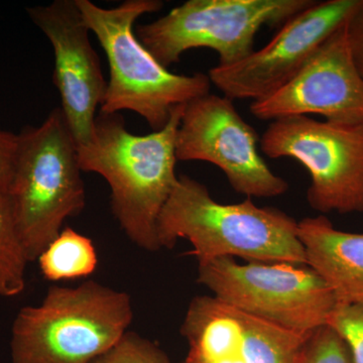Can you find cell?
<instances>
[{
    "instance_id": "obj_1",
    "label": "cell",
    "mask_w": 363,
    "mask_h": 363,
    "mask_svg": "<svg viewBox=\"0 0 363 363\" xmlns=\"http://www.w3.org/2000/svg\"><path fill=\"white\" fill-rule=\"evenodd\" d=\"M184 109L177 107L162 130L145 135L126 130L121 114L98 111L89 142L78 145L81 169L106 180L117 222L147 252L162 250L157 220L178 182L176 135Z\"/></svg>"
},
{
    "instance_id": "obj_2",
    "label": "cell",
    "mask_w": 363,
    "mask_h": 363,
    "mask_svg": "<svg viewBox=\"0 0 363 363\" xmlns=\"http://www.w3.org/2000/svg\"><path fill=\"white\" fill-rule=\"evenodd\" d=\"M161 248L172 250L186 240L198 264L224 259L286 262L307 266L298 238V221L272 207L247 198L238 204L216 202L204 184L180 175L157 220Z\"/></svg>"
},
{
    "instance_id": "obj_3",
    "label": "cell",
    "mask_w": 363,
    "mask_h": 363,
    "mask_svg": "<svg viewBox=\"0 0 363 363\" xmlns=\"http://www.w3.org/2000/svg\"><path fill=\"white\" fill-rule=\"evenodd\" d=\"M86 25L106 55L109 79L99 111H128L142 116L152 131L168 124L177 107L210 93L208 75H180L164 68L138 40L135 23L164 6L160 0H125L104 9L90 0H76Z\"/></svg>"
},
{
    "instance_id": "obj_4",
    "label": "cell",
    "mask_w": 363,
    "mask_h": 363,
    "mask_svg": "<svg viewBox=\"0 0 363 363\" xmlns=\"http://www.w3.org/2000/svg\"><path fill=\"white\" fill-rule=\"evenodd\" d=\"M130 296L87 281L52 286L11 327V363H91L119 342L133 322Z\"/></svg>"
},
{
    "instance_id": "obj_5",
    "label": "cell",
    "mask_w": 363,
    "mask_h": 363,
    "mask_svg": "<svg viewBox=\"0 0 363 363\" xmlns=\"http://www.w3.org/2000/svg\"><path fill=\"white\" fill-rule=\"evenodd\" d=\"M78 145L61 107L39 126L18 133L13 179L7 194L30 262L63 230L86 204Z\"/></svg>"
},
{
    "instance_id": "obj_6",
    "label": "cell",
    "mask_w": 363,
    "mask_h": 363,
    "mask_svg": "<svg viewBox=\"0 0 363 363\" xmlns=\"http://www.w3.org/2000/svg\"><path fill=\"white\" fill-rule=\"evenodd\" d=\"M315 0H188L162 18L135 26V35L164 68L189 50L207 48L218 65L238 63L255 52L264 26L278 28Z\"/></svg>"
},
{
    "instance_id": "obj_7",
    "label": "cell",
    "mask_w": 363,
    "mask_h": 363,
    "mask_svg": "<svg viewBox=\"0 0 363 363\" xmlns=\"http://www.w3.org/2000/svg\"><path fill=\"white\" fill-rule=\"evenodd\" d=\"M198 281L227 305L291 330L324 326L338 304L311 267L286 262L241 264L224 257L200 264Z\"/></svg>"
},
{
    "instance_id": "obj_8",
    "label": "cell",
    "mask_w": 363,
    "mask_h": 363,
    "mask_svg": "<svg viewBox=\"0 0 363 363\" xmlns=\"http://www.w3.org/2000/svg\"><path fill=\"white\" fill-rule=\"evenodd\" d=\"M269 159L300 162L310 177V207L319 213L363 212V125L319 121L310 116L277 119L260 138Z\"/></svg>"
},
{
    "instance_id": "obj_9",
    "label": "cell",
    "mask_w": 363,
    "mask_h": 363,
    "mask_svg": "<svg viewBox=\"0 0 363 363\" xmlns=\"http://www.w3.org/2000/svg\"><path fill=\"white\" fill-rule=\"evenodd\" d=\"M260 138L238 113L233 100L208 93L185 105L176 135L178 161L210 162L247 198L285 194L288 182L259 154Z\"/></svg>"
},
{
    "instance_id": "obj_10",
    "label": "cell",
    "mask_w": 363,
    "mask_h": 363,
    "mask_svg": "<svg viewBox=\"0 0 363 363\" xmlns=\"http://www.w3.org/2000/svg\"><path fill=\"white\" fill-rule=\"evenodd\" d=\"M360 0L316 1L281 26L269 44L233 65H217L208 77L231 100L264 99L301 71L325 40L339 30Z\"/></svg>"
},
{
    "instance_id": "obj_11",
    "label": "cell",
    "mask_w": 363,
    "mask_h": 363,
    "mask_svg": "<svg viewBox=\"0 0 363 363\" xmlns=\"http://www.w3.org/2000/svg\"><path fill=\"white\" fill-rule=\"evenodd\" d=\"M250 112L260 121L320 116L325 121L363 125V78L353 60L346 23L332 33L297 75Z\"/></svg>"
},
{
    "instance_id": "obj_12",
    "label": "cell",
    "mask_w": 363,
    "mask_h": 363,
    "mask_svg": "<svg viewBox=\"0 0 363 363\" xmlns=\"http://www.w3.org/2000/svg\"><path fill=\"white\" fill-rule=\"evenodd\" d=\"M26 13L51 43L60 107L77 145H85L107 87L89 28L76 0H54L47 6L28 7Z\"/></svg>"
},
{
    "instance_id": "obj_13",
    "label": "cell",
    "mask_w": 363,
    "mask_h": 363,
    "mask_svg": "<svg viewBox=\"0 0 363 363\" xmlns=\"http://www.w3.org/2000/svg\"><path fill=\"white\" fill-rule=\"evenodd\" d=\"M307 266L331 289L338 304L363 303V233H345L324 216L298 222Z\"/></svg>"
},
{
    "instance_id": "obj_14",
    "label": "cell",
    "mask_w": 363,
    "mask_h": 363,
    "mask_svg": "<svg viewBox=\"0 0 363 363\" xmlns=\"http://www.w3.org/2000/svg\"><path fill=\"white\" fill-rule=\"evenodd\" d=\"M181 331L189 343L183 363H247L238 309L214 296L193 298Z\"/></svg>"
},
{
    "instance_id": "obj_15",
    "label": "cell",
    "mask_w": 363,
    "mask_h": 363,
    "mask_svg": "<svg viewBox=\"0 0 363 363\" xmlns=\"http://www.w3.org/2000/svg\"><path fill=\"white\" fill-rule=\"evenodd\" d=\"M247 363H294L312 332L291 330L238 310Z\"/></svg>"
},
{
    "instance_id": "obj_16",
    "label": "cell",
    "mask_w": 363,
    "mask_h": 363,
    "mask_svg": "<svg viewBox=\"0 0 363 363\" xmlns=\"http://www.w3.org/2000/svg\"><path fill=\"white\" fill-rule=\"evenodd\" d=\"M38 262L48 281H70L91 276L97 269L98 255L89 238L66 227L40 253Z\"/></svg>"
},
{
    "instance_id": "obj_17",
    "label": "cell",
    "mask_w": 363,
    "mask_h": 363,
    "mask_svg": "<svg viewBox=\"0 0 363 363\" xmlns=\"http://www.w3.org/2000/svg\"><path fill=\"white\" fill-rule=\"evenodd\" d=\"M28 262L9 194L0 191V297H16L25 291Z\"/></svg>"
},
{
    "instance_id": "obj_18",
    "label": "cell",
    "mask_w": 363,
    "mask_h": 363,
    "mask_svg": "<svg viewBox=\"0 0 363 363\" xmlns=\"http://www.w3.org/2000/svg\"><path fill=\"white\" fill-rule=\"evenodd\" d=\"M294 363H353L342 338L328 325L312 332Z\"/></svg>"
},
{
    "instance_id": "obj_19",
    "label": "cell",
    "mask_w": 363,
    "mask_h": 363,
    "mask_svg": "<svg viewBox=\"0 0 363 363\" xmlns=\"http://www.w3.org/2000/svg\"><path fill=\"white\" fill-rule=\"evenodd\" d=\"M91 363H171L166 353L135 332H126L111 350Z\"/></svg>"
},
{
    "instance_id": "obj_20",
    "label": "cell",
    "mask_w": 363,
    "mask_h": 363,
    "mask_svg": "<svg viewBox=\"0 0 363 363\" xmlns=\"http://www.w3.org/2000/svg\"><path fill=\"white\" fill-rule=\"evenodd\" d=\"M326 325L342 338L353 363H363V303L336 305Z\"/></svg>"
},
{
    "instance_id": "obj_21",
    "label": "cell",
    "mask_w": 363,
    "mask_h": 363,
    "mask_svg": "<svg viewBox=\"0 0 363 363\" xmlns=\"http://www.w3.org/2000/svg\"><path fill=\"white\" fill-rule=\"evenodd\" d=\"M18 135L0 130V191L7 192L13 179Z\"/></svg>"
},
{
    "instance_id": "obj_22",
    "label": "cell",
    "mask_w": 363,
    "mask_h": 363,
    "mask_svg": "<svg viewBox=\"0 0 363 363\" xmlns=\"http://www.w3.org/2000/svg\"><path fill=\"white\" fill-rule=\"evenodd\" d=\"M346 33L351 54L363 78V0L346 21Z\"/></svg>"
}]
</instances>
